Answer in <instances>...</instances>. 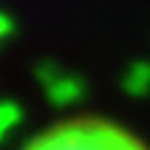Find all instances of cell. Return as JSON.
I'll use <instances>...</instances> for the list:
<instances>
[{"instance_id":"1","label":"cell","mask_w":150,"mask_h":150,"mask_svg":"<svg viewBox=\"0 0 150 150\" xmlns=\"http://www.w3.org/2000/svg\"><path fill=\"white\" fill-rule=\"evenodd\" d=\"M23 150H147V144L108 119H71L37 133Z\"/></svg>"}]
</instances>
